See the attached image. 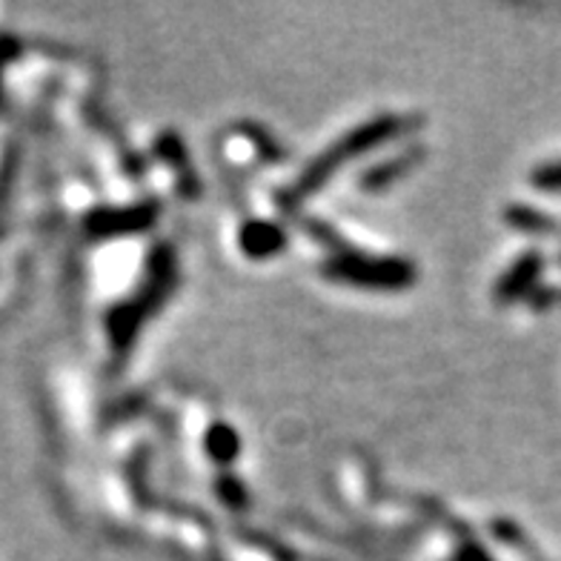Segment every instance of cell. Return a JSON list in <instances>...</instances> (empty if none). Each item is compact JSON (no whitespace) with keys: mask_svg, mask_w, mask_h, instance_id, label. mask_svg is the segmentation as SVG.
Here are the masks:
<instances>
[{"mask_svg":"<svg viewBox=\"0 0 561 561\" xmlns=\"http://www.w3.org/2000/svg\"><path fill=\"white\" fill-rule=\"evenodd\" d=\"M539 184L547 186V190H561V163L541 170L539 172Z\"/></svg>","mask_w":561,"mask_h":561,"instance_id":"1","label":"cell"}]
</instances>
